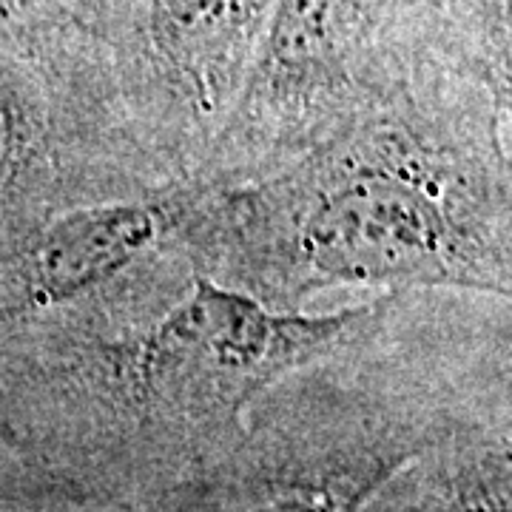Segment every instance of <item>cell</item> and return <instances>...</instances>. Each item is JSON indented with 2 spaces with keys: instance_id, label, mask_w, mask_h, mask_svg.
<instances>
[{
  "instance_id": "6da1fadb",
  "label": "cell",
  "mask_w": 512,
  "mask_h": 512,
  "mask_svg": "<svg viewBox=\"0 0 512 512\" xmlns=\"http://www.w3.org/2000/svg\"><path fill=\"white\" fill-rule=\"evenodd\" d=\"M510 97L430 63L274 171L191 185L180 242L288 311L333 291L510 296Z\"/></svg>"
},
{
  "instance_id": "7a4b0ae2",
  "label": "cell",
  "mask_w": 512,
  "mask_h": 512,
  "mask_svg": "<svg viewBox=\"0 0 512 512\" xmlns=\"http://www.w3.org/2000/svg\"><path fill=\"white\" fill-rule=\"evenodd\" d=\"M379 296L274 308L205 274L174 239L86 299L26 316L40 342L37 458L57 498L185 510L234 450L248 407L350 339Z\"/></svg>"
},
{
  "instance_id": "3957f363",
  "label": "cell",
  "mask_w": 512,
  "mask_h": 512,
  "mask_svg": "<svg viewBox=\"0 0 512 512\" xmlns=\"http://www.w3.org/2000/svg\"><path fill=\"white\" fill-rule=\"evenodd\" d=\"M407 293L387 291L342 345L276 379L242 436L185 510H362L439 450L510 424V322L473 342L413 322Z\"/></svg>"
},
{
  "instance_id": "277c9868",
  "label": "cell",
  "mask_w": 512,
  "mask_h": 512,
  "mask_svg": "<svg viewBox=\"0 0 512 512\" xmlns=\"http://www.w3.org/2000/svg\"><path fill=\"white\" fill-rule=\"evenodd\" d=\"M441 55L390 26V0H276L237 106L197 183L274 171Z\"/></svg>"
},
{
  "instance_id": "5b68a950",
  "label": "cell",
  "mask_w": 512,
  "mask_h": 512,
  "mask_svg": "<svg viewBox=\"0 0 512 512\" xmlns=\"http://www.w3.org/2000/svg\"><path fill=\"white\" fill-rule=\"evenodd\" d=\"M191 183L60 205L15 231L9 308L26 316L86 299L180 237Z\"/></svg>"
}]
</instances>
